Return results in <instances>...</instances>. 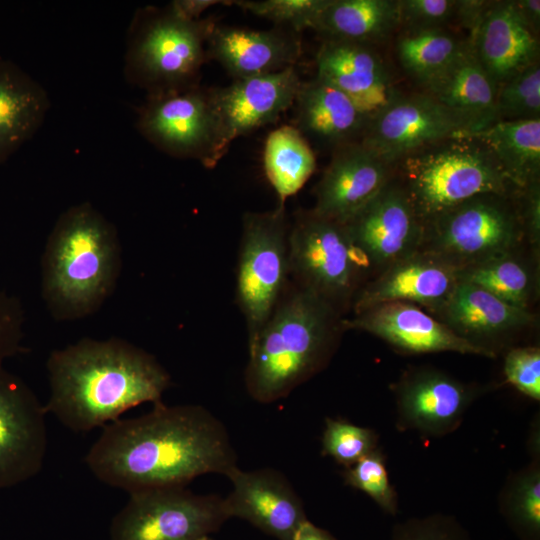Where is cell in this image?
Instances as JSON below:
<instances>
[{
	"mask_svg": "<svg viewBox=\"0 0 540 540\" xmlns=\"http://www.w3.org/2000/svg\"><path fill=\"white\" fill-rule=\"evenodd\" d=\"M193 540H212V539L209 536H201V537L195 538Z\"/></svg>",
	"mask_w": 540,
	"mask_h": 540,
	"instance_id": "47",
	"label": "cell"
},
{
	"mask_svg": "<svg viewBox=\"0 0 540 540\" xmlns=\"http://www.w3.org/2000/svg\"><path fill=\"white\" fill-rule=\"evenodd\" d=\"M24 309L18 298L0 291V361L27 352L22 345Z\"/></svg>",
	"mask_w": 540,
	"mask_h": 540,
	"instance_id": "41",
	"label": "cell"
},
{
	"mask_svg": "<svg viewBox=\"0 0 540 540\" xmlns=\"http://www.w3.org/2000/svg\"><path fill=\"white\" fill-rule=\"evenodd\" d=\"M507 381L534 400L540 399V350L536 346L511 349L504 361Z\"/></svg>",
	"mask_w": 540,
	"mask_h": 540,
	"instance_id": "39",
	"label": "cell"
},
{
	"mask_svg": "<svg viewBox=\"0 0 540 540\" xmlns=\"http://www.w3.org/2000/svg\"><path fill=\"white\" fill-rule=\"evenodd\" d=\"M295 126L304 136L336 148L355 142L369 117L342 91L316 76L300 84Z\"/></svg>",
	"mask_w": 540,
	"mask_h": 540,
	"instance_id": "26",
	"label": "cell"
},
{
	"mask_svg": "<svg viewBox=\"0 0 540 540\" xmlns=\"http://www.w3.org/2000/svg\"><path fill=\"white\" fill-rule=\"evenodd\" d=\"M513 2L524 21L538 34L540 28V1L514 0Z\"/></svg>",
	"mask_w": 540,
	"mask_h": 540,
	"instance_id": "45",
	"label": "cell"
},
{
	"mask_svg": "<svg viewBox=\"0 0 540 540\" xmlns=\"http://www.w3.org/2000/svg\"><path fill=\"white\" fill-rule=\"evenodd\" d=\"M289 230L285 203L247 212L239 247L236 301L251 342L270 318L289 283Z\"/></svg>",
	"mask_w": 540,
	"mask_h": 540,
	"instance_id": "9",
	"label": "cell"
},
{
	"mask_svg": "<svg viewBox=\"0 0 540 540\" xmlns=\"http://www.w3.org/2000/svg\"><path fill=\"white\" fill-rule=\"evenodd\" d=\"M344 479L346 484L368 494L386 512H396V494L389 483L383 457L376 449L346 468Z\"/></svg>",
	"mask_w": 540,
	"mask_h": 540,
	"instance_id": "37",
	"label": "cell"
},
{
	"mask_svg": "<svg viewBox=\"0 0 540 540\" xmlns=\"http://www.w3.org/2000/svg\"><path fill=\"white\" fill-rule=\"evenodd\" d=\"M49 107L43 86L15 63L0 58V165L36 134Z\"/></svg>",
	"mask_w": 540,
	"mask_h": 540,
	"instance_id": "27",
	"label": "cell"
},
{
	"mask_svg": "<svg viewBox=\"0 0 540 540\" xmlns=\"http://www.w3.org/2000/svg\"><path fill=\"white\" fill-rule=\"evenodd\" d=\"M518 193L480 194L424 224L419 251L459 270L527 246Z\"/></svg>",
	"mask_w": 540,
	"mask_h": 540,
	"instance_id": "7",
	"label": "cell"
},
{
	"mask_svg": "<svg viewBox=\"0 0 540 540\" xmlns=\"http://www.w3.org/2000/svg\"><path fill=\"white\" fill-rule=\"evenodd\" d=\"M496 85L539 62V40L513 1H494L468 42Z\"/></svg>",
	"mask_w": 540,
	"mask_h": 540,
	"instance_id": "22",
	"label": "cell"
},
{
	"mask_svg": "<svg viewBox=\"0 0 540 540\" xmlns=\"http://www.w3.org/2000/svg\"><path fill=\"white\" fill-rule=\"evenodd\" d=\"M467 40L444 29L405 31L397 41L404 70L421 85L445 70L467 47Z\"/></svg>",
	"mask_w": 540,
	"mask_h": 540,
	"instance_id": "32",
	"label": "cell"
},
{
	"mask_svg": "<svg viewBox=\"0 0 540 540\" xmlns=\"http://www.w3.org/2000/svg\"><path fill=\"white\" fill-rule=\"evenodd\" d=\"M345 224L369 266L371 278L419 251L424 231L423 223L395 174Z\"/></svg>",
	"mask_w": 540,
	"mask_h": 540,
	"instance_id": "13",
	"label": "cell"
},
{
	"mask_svg": "<svg viewBox=\"0 0 540 540\" xmlns=\"http://www.w3.org/2000/svg\"><path fill=\"white\" fill-rule=\"evenodd\" d=\"M392 540H471L453 519L433 516L409 520L394 528Z\"/></svg>",
	"mask_w": 540,
	"mask_h": 540,
	"instance_id": "40",
	"label": "cell"
},
{
	"mask_svg": "<svg viewBox=\"0 0 540 540\" xmlns=\"http://www.w3.org/2000/svg\"><path fill=\"white\" fill-rule=\"evenodd\" d=\"M400 27L398 0H329L314 30L325 40L368 45Z\"/></svg>",
	"mask_w": 540,
	"mask_h": 540,
	"instance_id": "29",
	"label": "cell"
},
{
	"mask_svg": "<svg viewBox=\"0 0 540 540\" xmlns=\"http://www.w3.org/2000/svg\"><path fill=\"white\" fill-rule=\"evenodd\" d=\"M459 283V269L441 258L417 251L368 280L351 307L353 315L387 302H406L434 316Z\"/></svg>",
	"mask_w": 540,
	"mask_h": 540,
	"instance_id": "16",
	"label": "cell"
},
{
	"mask_svg": "<svg viewBox=\"0 0 540 540\" xmlns=\"http://www.w3.org/2000/svg\"><path fill=\"white\" fill-rule=\"evenodd\" d=\"M371 278L346 224L310 210L295 214L289 230V279L332 306L342 316Z\"/></svg>",
	"mask_w": 540,
	"mask_h": 540,
	"instance_id": "6",
	"label": "cell"
},
{
	"mask_svg": "<svg viewBox=\"0 0 540 540\" xmlns=\"http://www.w3.org/2000/svg\"><path fill=\"white\" fill-rule=\"evenodd\" d=\"M213 26L209 20L182 19L169 10L135 21L125 53V78L146 89L148 96L194 86Z\"/></svg>",
	"mask_w": 540,
	"mask_h": 540,
	"instance_id": "8",
	"label": "cell"
},
{
	"mask_svg": "<svg viewBox=\"0 0 540 540\" xmlns=\"http://www.w3.org/2000/svg\"><path fill=\"white\" fill-rule=\"evenodd\" d=\"M395 175L423 226L474 196L520 192L489 148L467 134L408 155L396 165Z\"/></svg>",
	"mask_w": 540,
	"mask_h": 540,
	"instance_id": "5",
	"label": "cell"
},
{
	"mask_svg": "<svg viewBox=\"0 0 540 540\" xmlns=\"http://www.w3.org/2000/svg\"><path fill=\"white\" fill-rule=\"evenodd\" d=\"M207 43L210 55L235 80L294 67L301 54L299 41L293 34L281 30L260 31L214 25Z\"/></svg>",
	"mask_w": 540,
	"mask_h": 540,
	"instance_id": "23",
	"label": "cell"
},
{
	"mask_svg": "<svg viewBox=\"0 0 540 540\" xmlns=\"http://www.w3.org/2000/svg\"><path fill=\"white\" fill-rule=\"evenodd\" d=\"M346 330L372 334L395 349L412 354L456 352L494 357L495 354L458 336L417 305L387 302L343 320Z\"/></svg>",
	"mask_w": 540,
	"mask_h": 540,
	"instance_id": "18",
	"label": "cell"
},
{
	"mask_svg": "<svg viewBox=\"0 0 540 540\" xmlns=\"http://www.w3.org/2000/svg\"><path fill=\"white\" fill-rule=\"evenodd\" d=\"M219 3L224 2L218 0H176L169 5L168 10L182 19L199 20L204 11Z\"/></svg>",
	"mask_w": 540,
	"mask_h": 540,
	"instance_id": "44",
	"label": "cell"
},
{
	"mask_svg": "<svg viewBox=\"0 0 540 540\" xmlns=\"http://www.w3.org/2000/svg\"><path fill=\"white\" fill-rule=\"evenodd\" d=\"M329 0H264L236 1V5L252 14L295 31L314 29Z\"/></svg>",
	"mask_w": 540,
	"mask_h": 540,
	"instance_id": "36",
	"label": "cell"
},
{
	"mask_svg": "<svg viewBox=\"0 0 540 540\" xmlns=\"http://www.w3.org/2000/svg\"><path fill=\"white\" fill-rule=\"evenodd\" d=\"M300 84L296 70L289 67L208 92L216 139L207 167H213L237 137L275 122L293 105Z\"/></svg>",
	"mask_w": 540,
	"mask_h": 540,
	"instance_id": "12",
	"label": "cell"
},
{
	"mask_svg": "<svg viewBox=\"0 0 540 540\" xmlns=\"http://www.w3.org/2000/svg\"><path fill=\"white\" fill-rule=\"evenodd\" d=\"M422 86L424 93L464 121L467 133L481 131L498 122L497 85L481 66L470 46L445 70Z\"/></svg>",
	"mask_w": 540,
	"mask_h": 540,
	"instance_id": "24",
	"label": "cell"
},
{
	"mask_svg": "<svg viewBox=\"0 0 540 540\" xmlns=\"http://www.w3.org/2000/svg\"><path fill=\"white\" fill-rule=\"evenodd\" d=\"M121 253L116 227L91 203L65 210L41 259V293L51 316L73 321L96 313L116 288Z\"/></svg>",
	"mask_w": 540,
	"mask_h": 540,
	"instance_id": "4",
	"label": "cell"
},
{
	"mask_svg": "<svg viewBox=\"0 0 540 540\" xmlns=\"http://www.w3.org/2000/svg\"><path fill=\"white\" fill-rule=\"evenodd\" d=\"M46 414L32 389L0 361V490L19 485L42 469Z\"/></svg>",
	"mask_w": 540,
	"mask_h": 540,
	"instance_id": "14",
	"label": "cell"
},
{
	"mask_svg": "<svg viewBox=\"0 0 540 540\" xmlns=\"http://www.w3.org/2000/svg\"><path fill=\"white\" fill-rule=\"evenodd\" d=\"M293 540H336L328 531L305 521L295 533Z\"/></svg>",
	"mask_w": 540,
	"mask_h": 540,
	"instance_id": "46",
	"label": "cell"
},
{
	"mask_svg": "<svg viewBox=\"0 0 540 540\" xmlns=\"http://www.w3.org/2000/svg\"><path fill=\"white\" fill-rule=\"evenodd\" d=\"M52 413L74 432L119 419L140 404L161 402L171 377L147 351L116 337L83 338L53 350L46 363Z\"/></svg>",
	"mask_w": 540,
	"mask_h": 540,
	"instance_id": "2",
	"label": "cell"
},
{
	"mask_svg": "<svg viewBox=\"0 0 540 540\" xmlns=\"http://www.w3.org/2000/svg\"><path fill=\"white\" fill-rule=\"evenodd\" d=\"M498 121L540 118V65L532 64L497 86Z\"/></svg>",
	"mask_w": 540,
	"mask_h": 540,
	"instance_id": "33",
	"label": "cell"
},
{
	"mask_svg": "<svg viewBox=\"0 0 540 540\" xmlns=\"http://www.w3.org/2000/svg\"><path fill=\"white\" fill-rule=\"evenodd\" d=\"M375 447L376 435L372 430L342 420L326 419L322 452L337 463L348 468Z\"/></svg>",
	"mask_w": 540,
	"mask_h": 540,
	"instance_id": "35",
	"label": "cell"
},
{
	"mask_svg": "<svg viewBox=\"0 0 540 540\" xmlns=\"http://www.w3.org/2000/svg\"><path fill=\"white\" fill-rule=\"evenodd\" d=\"M398 6L406 31L443 29L454 21L456 0H398Z\"/></svg>",
	"mask_w": 540,
	"mask_h": 540,
	"instance_id": "38",
	"label": "cell"
},
{
	"mask_svg": "<svg viewBox=\"0 0 540 540\" xmlns=\"http://www.w3.org/2000/svg\"><path fill=\"white\" fill-rule=\"evenodd\" d=\"M433 317L458 336L490 352L489 345L528 329L537 320L531 310L507 304L473 284L460 281Z\"/></svg>",
	"mask_w": 540,
	"mask_h": 540,
	"instance_id": "21",
	"label": "cell"
},
{
	"mask_svg": "<svg viewBox=\"0 0 540 540\" xmlns=\"http://www.w3.org/2000/svg\"><path fill=\"white\" fill-rule=\"evenodd\" d=\"M316 63L317 77L346 94L368 117L397 96L381 57L369 45L325 40Z\"/></svg>",
	"mask_w": 540,
	"mask_h": 540,
	"instance_id": "20",
	"label": "cell"
},
{
	"mask_svg": "<svg viewBox=\"0 0 540 540\" xmlns=\"http://www.w3.org/2000/svg\"><path fill=\"white\" fill-rule=\"evenodd\" d=\"M263 165L279 203H285L311 177L316 159L306 137L295 126L284 125L268 135Z\"/></svg>",
	"mask_w": 540,
	"mask_h": 540,
	"instance_id": "31",
	"label": "cell"
},
{
	"mask_svg": "<svg viewBox=\"0 0 540 540\" xmlns=\"http://www.w3.org/2000/svg\"><path fill=\"white\" fill-rule=\"evenodd\" d=\"M468 132L464 121L426 93L397 95L369 117L362 140L392 167L431 144Z\"/></svg>",
	"mask_w": 540,
	"mask_h": 540,
	"instance_id": "11",
	"label": "cell"
},
{
	"mask_svg": "<svg viewBox=\"0 0 540 540\" xmlns=\"http://www.w3.org/2000/svg\"><path fill=\"white\" fill-rule=\"evenodd\" d=\"M467 135L478 138L489 148L520 191L540 181V118L498 121Z\"/></svg>",
	"mask_w": 540,
	"mask_h": 540,
	"instance_id": "30",
	"label": "cell"
},
{
	"mask_svg": "<svg viewBox=\"0 0 540 540\" xmlns=\"http://www.w3.org/2000/svg\"><path fill=\"white\" fill-rule=\"evenodd\" d=\"M511 528L521 540L540 538V477L534 469L514 484L503 509Z\"/></svg>",
	"mask_w": 540,
	"mask_h": 540,
	"instance_id": "34",
	"label": "cell"
},
{
	"mask_svg": "<svg viewBox=\"0 0 540 540\" xmlns=\"http://www.w3.org/2000/svg\"><path fill=\"white\" fill-rule=\"evenodd\" d=\"M494 1L456 0L454 22L469 31V42Z\"/></svg>",
	"mask_w": 540,
	"mask_h": 540,
	"instance_id": "43",
	"label": "cell"
},
{
	"mask_svg": "<svg viewBox=\"0 0 540 540\" xmlns=\"http://www.w3.org/2000/svg\"><path fill=\"white\" fill-rule=\"evenodd\" d=\"M343 320L289 280L270 318L248 343L244 381L250 397L263 404L278 401L324 369L345 331Z\"/></svg>",
	"mask_w": 540,
	"mask_h": 540,
	"instance_id": "3",
	"label": "cell"
},
{
	"mask_svg": "<svg viewBox=\"0 0 540 540\" xmlns=\"http://www.w3.org/2000/svg\"><path fill=\"white\" fill-rule=\"evenodd\" d=\"M525 246L459 270L473 284L512 306L531 310L539 295V255Z\"/></svg>",
	"mask_w": 540,
	"mask_h": 540,
	"instance_id": "28",
	"label": "cell"
},
{
	"mask_svg": "<svg viewBox=\"0 0 540 540\" xmlns=\"http://www.w3.org/2000/svg\"><path fill=\"white\" fill-rule=\"evenodd\" d=\"M397 398L403 423L441 434L456 426L472 399V390L439 371L423 370L399 383Z\"/></svg>",
	"mask_w": 540,
	"mask_h": 540,
	"instance_id": "25",
	"label": "cell"
},
{
	"mask_svg": "<svg viewBox=\"0 0 540 540\" xmlns=\"http://www.w3.org/2000/svg\"><path fill=\"white\" fill-rule=\"evenodd\" d=\"M520 215L527 246L539 255L540 249V181L532 183L518 194Z\"/></svg>",
	"mask_w": 540,
	"mask_h": 540,
	"instance_id": "42",
	"label": "cell"
},
{
	"mask_svg": "<svg viewBox=\"0 0 540 540\" xmlns=\"http://www.w3.org/2000/svg\"><path fill=\"white\" fill-rule=\"evenodd\" d=\"M136 125L162 151L180 158H198L207 166L216 139L208 92L192 86L148 96Z\"/></svg>",
	"mask_w": 540,
	"mask_h": 540,
	"instance_id": "15",
	"label": "cell"
},
{
	"mask_svg": "<svg viewBox=\"0 0 540 540\" xmlns=\"http://www.w3.org/2000/svg\"><path fill=\"white\" fill-rule=\"evenodd\" d=\"M136 418L103 427L85 462L101 482L129 494L186 486L208 473L227 476L237 454L224 424L199 405L161 402Z\"/></svg>",
	"mask_w": 540,
	"mask_h": 540,
	"instance_id": "1",
	"label": "cell"
},
{
	"mask_svg": "<svg viewBox=\"0 0 540 540\" xmlns=\"http://www.w3.org/2000/svg\"><path fill=\"white\" fill-rule=\"evenodd\" d=\"M226 477L232 483V491L224 498L229 518L246 520L278 540H293L308 520L300 497L279 471L236 467Z\"/></svg>",
	"mask_w": 540,
	"mask_h": 540,
	"instance_id": "19",
	"label": "cell"
},
{
	"mask_svg": "<svg viewBox=\"0 0 540 540\" xmlns=\"http://www.w3.org/2000/svg\"><path fill=\"white\" fill-rule=\"evenodd\" d=\"M228 519L218 495L160 487L130 493L112 520L110 535L111 540H193L216 532Z\"/></svg>",
	"mask_w": 540,
	"mask_h": 540,
	"instance_id": "10",
	"label": "cell"
},
{
	"mask_svg": "<svg viewBox=\"0 0 540 540\" xmlns=\"http://www.w3.org/2000/svg\"><path fill=\"white\" fill-rule=\"evenodd\" d=\"M395 168L361 141L337 147L315 188V214L347 223L394 176Z\"/></svg>",
	"mask_w": 540,
	"mask_h": 540,
	"instance_id": "17",
	"label": "cell"
}]
</instances>
